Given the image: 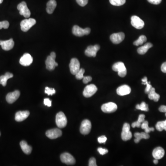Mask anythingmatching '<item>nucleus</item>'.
Segmentation results:
<instances>
[{
	"mask_svg": "<svg viewBox=\"0 0 166 166\" xmlns=\"http://www.w3.org/2000/svg\"><path fill=\"white\" fill-rule=\"evenodd\" d=\"M156 127L157 130L160 132H161L163 130L166 131V120L158 122L156 124Z\"/></svg>",
	"mask_w": 166,
	"mask_h": 166,
	"instance_id": "obj_31",
	"label": "nucleus"
},
{
	"mask_svg": "<svg viewBox=\"0 0 166 166\" xmlns=\"http://www.w3.org/2000/svg\"><path fill=\"white\" fill-rule=\"evenodd\" d=\"M116 91L118 95L123 96L131 93V89L127 85H123L118 87Z\"/></svg>",
	"mask_w": 166,
	"mask_h": 166,
	"instance_id": "obj_21",
	"label": "nucleus"
},
{
	"mask_svg": "<svg viewBox=\"0 0 166 166\" xmlns=\"http://www.w3.org/2000/svg\"><path fill=\"white\" fill-rule=\"evenodd\" d=\"M3 0H0V4H1L3 2Z\"/></svg>",
	"mask_w": 166,
	"mask_h": 166,
	"instance_id": "obj_50",
	"label": "nucleus"
},
{
	"mask_svg": "<svg viewBox=\"0 0 166 166\" xmlns=\"http://www.w3.org/2000/svg\"><path fill=\"white\" fill-rule=\"evenodd\" d=\"M56 58L53 57L51 56H48L46 59L45 61V64L47 69L49 71H53L56 68V66H57L58 64L56 63Z\"/></svg>",
	"mask_w": 166,
	"mask_h": 166,
	"instance_id": "obj_15",
	"label": "nucleus"
},
{
	"mask_svg": "<svg viewBox=\"0 0 166 166\" xmlns=\"http://www.w3.org/2000/svg\"><path fill=\"white\" fill-rule=\"evenodd\" d=\"M130 126L128 123H126L123 125L122 132L121 133V138L123 141L130 140L132 137V134L130 131Z\"/></svg>",
	"mask_w": 166,
	"mask_h": 166,
	"instance_id": "obj_6",
	"label": "nucleus"
},
{
	"mask_svg": "<svg viewBox=\"0 0 166 166\" xmlns=\"http://www.w3.org/2000/svg\"><path fill=\"white\" fill-rule=\"evenodd\" d=\"M78 4L81 7H84L87 4L88 0H76Z\"/></svg>",
	"mask_w": 166,
	"mask_h": 166,
	"instance_id": "obj_38",
	"label": "nucleus"
},
{
	"mask_svg": "<svg viewBox=\"0 0 166 166\" xmlns=\"http://www.w3.org/2000/svg\"><path fill=\"white\" fill-rule=\"evenodd\" d=\"M97 90V88L95 85L93 84L88 85L84 89L83 91V95L87 98L91 97L96 93Z\"/></svg>",
	"mask_w": 166,
	"mask_h": 166,
	"instance_id": "obj_9",
	"label": "nucleus"
},
{
	"mask_svg": "<svg viewBox=\"0 0 166 166\" xmlns=\"http://www.w3.org/2000/svg\"><path fill=\"white\" fill-rule=\"evenodd\" d=\"M159 110L161 112L166 113V106H161L160 107L159 109Z\"/></svg>",
	"mask_w": 166,
	"mask_h": 166,
	"instance_id": "obj_48",
	"label": "nucleus"
},
{
	"mask_svg": "<svg viewBox=\"0 0 166 166\" xmlns=\"http://www.w3.org/2000/svg\"><path fill=\"white\" fill-rule=\"evenodd\" d=\"M20 92L18 90L8 93L6 96V100L7 102L10 104L13 103L18 99L20 96Z\"/></svg>",
	"mask_w": 166,
	"mask_h": 166,
	"instance_id": "obj_18",
	"label": "nucleus"
},
{
	"mask_svg": "<svg viewBox=\"0 0 166 166\" xmlns=\"http://www.w3.org/2000/svg\"><path fill=\"white\" fill-rule=\"evenodd\" d=\"M142 83L143 85H146V87L145 89V93L146 94H148L150 92L151 90V89L152 86L150 84L151 82H148V79L146 77H144L143 79L142 80Z\"/></svg>",
	"mask_w": 166,
	"mask_h": 166,
	"instance_id": "obj_29",
	"label": "nucleus"
},
{
	"mask_svg": "<svg viewBox=\"0 0 166 166\" xmlns=\"http://www.w3.org/2000/svg\"><path fill=\"white\" fill-rule=\"evenodd\" d=\"M147 1L151 4L158 5V4H159L161 2L162 0H147Z\"/></svg>",
	"mask_w": 166,
	"mask_h": 166,
	"instance_id": "obj_45",
	"label": "nucleus"
},
{
	"mask_svg": "<svg viewBox=\"0 0 166 166\" xmlns=\"http://www.w3.org/2000/svg\"><path fill=\"white\" fill-rule=\"evenodd\" d=\"M62 131L59 128H54L49 130L46 132V135L47 137L51 139H56L62 136Z\"/></svg>",
	"mask_w": 166,
	"mask_h": 166,
	"instance_id": "obj_13",
	"label": "nucleus"
},
{
	"mask_svg": "<svg viewBox=\"0 0 166 166\" xmlns=\"http://www.w3.org/2000/svg\"><path fill=\"white\" fill-rule=\"evenodd\" d=\"M85 72V69L83 68H80L78 71V72L75 74V77L77 80H80L84 78V74Z\"/></svg>",
	"mask_w": 166,
	"mask_h": 166,
	"instance_id": "obj_35",
	"label": "nucleus"
},
{
	"mask_svg": "<svg viewBox=\"0 0 166 166\" xmlns=\"http://www.w3.org/2000/svg\"><path fill=\"white\" fill-rule=\"evenodd\" d=\"M60 158L62 162L67 165H74L76 162L74 157L68 153L65 152L62 154Z\"/></svg>",
	"mask_w": 166,
	"mask_h": 166,
	"instance_id": "obj_7",
	"label": "nucleus"
},
{
	"mask_svg": "<svg viewBox=\"0 0 166 166\" xmlns=\"http://www.w3.org/2000/svg\"><path fill=\"white\" fill-rule=\"evenodd\" d=\"M30 115V112L28 111H20L16 113L15 120L18 122H21L25 120Z\"/></svg>",
	"mask_w": 166,
	"mask_h": 166,
	"instance_id": "obj_20",
	"label": "nucleus"
},
{
	"mask_svg": "<svg viewBox=\"0 0 166 166\" xmlns=\"http://www.w3.org/2000/svg\"><path fill=\"white\" fill-rule=\"evenodd\" d=\"M131 24L137 29H141L144 26V22L137 16L134 15L131 17Z\"/></svg>",
	"mask_w": 166,
	"mask_h": 166,
	"instance_id": "obj_14",
	"label": "nucleus"
},
{
	"mask_svg": "<svg viewBox=\"0 0 166 166\" xmlns=\"http://www.w3.org/2000/svg\"><path fill=\"white\" fill-rule=\"evenodd\" d=\"M92 80V78L90 76H86V77H84L83 79V81L84 84H87L89 82L91 81Z\"/></svg>",
	"mask_w": 166,
	"mask_h": 166,
	"instance_id": "obj_42",
	"label": "nucleus"
},
{
	"mask_svg": "<svg viewBox=\"0 0 166 166\" xmlns=\"http://www.w3.org/2000/svg\"><path fill=\"white\" fill-rule=\"evenodd\" d=\"M100 47L98 44L94 45H90L86 49L85 51V55L88 57L96 56L97 51L100 49Z\"/></svg>",
	"mask_w": 166,
	"mask_h": 166,
	"instance_id": "obj_12",
	"label": "nucleus"
},
{
	"mask_svg": "<svg viewBox=\"0 0 166 166\" xmlns=\"http://www.w3.org/2000/svg\"><path fill=\"white\" fill-rule=\"evenodd\" d=\"M17 9L19 11V14L24 16L25 18H28L31 16V12L27 7V4L25 2H22L17 6Z\"/></svg>",
	"mask_w": 166,
	"mask_h": 166,
	"instance_id": "obj_4",
	"label": "nucleus"
},
{
	"mask_svg": "<svg viewBox=\"0 0 166 166\" xmlns=\"http://www.w3.org/2000/svg\"><path fill=\"white\" fill-rule=\"evenodd\" d=\"M141 128L145 130V133L149 134L151 131H154L155 130V129L153 127H149V123L148 121L144 120L141 125Z\"/></svg>",
	"mask_w": 166,
	"mask_h": 166,
	"instance_id": "obj_30",
	"label": "nucleus"
},
{
	"mask_svg": "<svg viewBox=\"0 0 166 166\" xmlns=\"http://www.w3.org/2000/svg\"><path fill=\"white\" fill-rule=\"evenodd\" d=\"M102 110L106 113L114 112L117 110V106L115 103L110 102L104 104L101 107Z\"/></svg>",
	"mask_w": 166,
	"mask_h": 166,
	"instance_id": "obj_10",
	"label": "nucleus"
},
{
	"mask_svg": "<svg viewBox=\"0 0 166 166\" xmlns=\"http://www.w3.org/2000/svg\"><path fill=\"white\" fill-rule=\"evenodd\" d=\"M0 45L3 50L8 51L14 48L15 42L13 39H11L8 40H0Z\"/></svg>",
	"mask_w": 166,
	"mask_h": 166,
	"instance_id": "obj_19",
	"label": "nucleus"
},
{
	"mask_svg": "<svg viewBox=\"0 0 166 166\" xmlns=\"http://www.w3.org/2000/svg\"><path fill=\"white\" fill-rule=\"evenodd\" d=\"M13 74L7 72L5 75H2L0 77V84H1L3 86H5L7 85V81L8 79L13 78Z\"/></svg>",
	"mask_w": 166,
	"mask_h": 166,
	"instance_id": "obj_27",
	"label": "nucleus"
},
{
	"mask_svg": "<svg viewBox=\"0 0 166 166\" xmlns=\"http://www.w3.org/2000/svg\"><path fill=\"white\" fill-rule=\"evenodd\" d=\"M165 151L163 148L161 147H158L155 148L153 151L152 156L156 159L159 160L164 157Z\"/></svg>",
	"mask_w": 166,
	"mask_h": 166,
	"instance_id": "obj_22",
	"label": "nucleus"
},
{
	"mask_svg": "<svg viewBox=\"0 0 166 166\" xmlns=\"http://www.w3.org/2000/svg\"><path fill=\"white\" fill-rule=\"evenodd\" d=\"M89 166H97L96 160L95 158H91L90 159L89 162Z\"/></svg>",
	"mask_w": 166,
	"mask_h": 166,
	"instance_id": "obj_39",
	"label": "nucleus"
},
{
	"mask_svg": "<svg viewBox=\"0 0 166 166\" xmlns=\"http://www.w3.org/2000/svg\"><path fill=\"white\" fill-rule=\"evenodd\" d=\"M9 26V23L8 21H3L0 22V30L4 28V29H8Z\"/></svg>",
	"mask_w": 166,
	"mask_h": 166,
	"instance_id": "obj_37",
	"label": "nucleus"
},
{
	"mask_svg": "<svg viewBox=\"0 0 166 166\" xmlns=\"http://www.w3.org/2000/svg\"><path fill=\"white\" fill-rule=\"evenodd\" d=\"M141 123L138 122V121H137L136 122H134V123H132V127L133 128L136 127H139L141 126Z\"/></svg>",
	"mask_w": 166,
	"mask_h": 166,
	"instance_id": "obj_46",
	"label": "nucleus"
},
{
	"mask_svg": "<svg viewBox=\"0 0 166 166\" xmlns=\"http://www.w3.org/2000/svg\"><path fill=\"white\" fill-rule=\"evenodd\" d=\"M146 41H147V38L146 36L144 35H141L139 37L138 39L134 42V44L135 46H139L143 44Z\"/></svg>",
	"mask_w": 166,
	"mask_h": 166,
	"instance_id": "obj_32",
	"label": "nucleus"
},
{
	"mask_svg": "<svg viewBox=\"0 0 166 166\" xmlns=\"http://www.w3.org/2000/svg\"><path fill=\"white\" fill-rule=\"evenodd\" d=\"M153 47V44L151 42H148L144 44V46L139 47L137 49V53L140 55H144L150 48Z\"/></svg>",
	"mask_w": 166,
	"mask_h": 166,
	"instance_id": "obj_26",
	"label": "nucleus"
},
{
	"mask_svg": "<svg viewBox=\"0 0 166 166\" xmlns=\"http://www.w3.org/2000/svg\"><path fill=\"white\" fill-rule=\"evenodd\" d=\"M125 34L123 32L116 33L112 34L110 37V39L113 43L117 44L123 41L125 39Z\"/></svg>",
	"mask_w": 166,
	"mask_h": 166,
	"instance_id": "obj_16",
	"label": "nucleus"
},
{
	"mask_svg": "<svg viewBox=\"0 0 166 166\" xmlns=\"http://www.w3.org/2000/svg\"><path fill=\"white\" fill-rule=\"evenodd\" d=\"M134 137H135L134 139V142L135 143H138L139 141L142 139H147L150 138V135L149 134L147 133H136L134 134Z\"/></svg>",
	"mask_w": 166,
	"mask_h": 166,
	"instance_id": "obj_24",
	"label": "nucleus"
},
{
	"mask_svg": "<svg viewBox=\"0 0 166 166\" xmlns=\"http://www.w3.org/2000/svg\"><path fill=\"white\" fill-rule=\"evenodd\" d=\"M57 6L56 0H49L47 3L46 11L49 14H53Z\"/></svg>",
	"mask_w": 166,
	"mask_h": 166,
	"instance_id": "obj_23",
	"label": "nucleus"
},
{
	"mask_svg": "<svg viewBox=\"0 0 166 166\" xmlns=\"http://www.w3.org/2000/svg\"><path fill=\"white\" fill-rule=\"evenodd\" d=\"M73 33L77 37H82L84 35H88L90 32V28H86L83 29L78 25H74L73 28Z\"/></svg>",
	"mask_w": 166,
	"mask_h": 166,
	"instance_id": "obj_5",
	"label": "nucleus"
},
{
	"mask_svg": "<svg viewBox=\"0 0 166 166\" xmlns=\"http://www.w3.org/2000/svg\"><path fill=\"white\" fill-rule=\"evenodd\" d=\"M145 116L144 114H140V115H139V116H138L137 121L141 124V123H143V122L145 120H144L145 119Z\"/></svg>",
	"mask_w": 166,
	"mask_h": 166,
	"instance_id": "obj_44",
	"label": "nucleus"
},
{
	"mask_svg": "<svg viewBox=\"0 0 166 166\" xmlns=\"http://www.w3.org/2000/svg\"><path fill=\"white\" fill-rule=\"evenodd\" d=\"M98 152L101 154V155H104L108 153V150L107 149H103L102 148H99L97 149Z\"/></svg>",
	"mask_w": 166,
	"mask_h": 166,
	"instance_id": "obj_41",
	"label": "nucleus"
},
{
	"mask_svg": "<svg viewBox=\"0 0 166 166\" xmlns=\"http://www.w3.org/2000/svg\"><path fill=\"white\" fill-rule=\"evenodd\" d=\"M161 70L162 72L166 73V62L163 63L161 65Z\"/></svg>",
	"mask_w": 166,
	"mask_h": 166,
	"instance_id": "obj_47",
	"label": "nucleus"
},
{
	"mask_svg": "<svg viewBox=\"0 0 166 166\" xmlns=\"http://www.w3.org/2000/svg\"><path fill=\"white\" fill-rule=\"evenodd\" d=\"M153 162L154 164H157L158 163V160L156 159H155L154 160Z\"/></svg>",
	"mask_w": 166,
	"mask_h": 166,
	"instance_id": "obj_49",
	"label": "nucleus"
},
{
	"mask_svg": "<svg viewBox=\"0 0 166 166\" xmlns=\"http://www.w3.org/2000/svg\"><path fill=\"white\" fill-rule=\"evenodd\" d=\"M113 71L118 72V75L120 77H125L127 75V70L124 63L122 62H118L115 63L112 66Z\"/></svg>",
	"mask_w": 166,
	"mask_h": 166,
	"instance_id": "obj_1",
	"label": "nucleus"
},
{
	"mask_svg": "<svg viewBox=\"0 0 166 166\" xmlns=\"http://www.w3.org/2000/svg\"><path fill=\"white\" fill-rule=\"evenodd\" d=\"M45 93L48 94V95H53V94L56 93V90L55 89L46 87L45 89Z\"/></svg>",
	"mask_w": 166,
	"mask_h": 166,
	"instance_id": "obj_36",
	"label": "nucleus"
},
{
	"mask_svg": "<svg viewBox=\"0 0 166 166\" xmlns=\"http://www.w3.org/2000/svg\"><path fill=\"white\" fill-rule=\"evenodd\" d=\"M43 103H44V105L45 106L49 107H50L52 105V102L49 98H45V99H44V101H43Z\"/></svg>",
	"mask_w": 166,
	"mask_h": 166,
	"instance_id": "obj_43",
	"label": "nucleus"
},
{
	"mask_svg": "<svg viewBox=\"0 0 166 166\" xmlns=\"http://www.w3.org/2000/svg\"><path fill=\"white\" fill-rule=\"evenodd\" d=\"M0 136H1V133H0Z\"/></svg>",
	"mask_w": 166,
	"mask_h": 166,
	"instance_id": "obj_52",
	"label": "nucleus"
},
{
	"mask_svg": "<svg viewBox=\"0 0 166 166\" xmlns=\"http://www.w3.org/2000/svg\"><path fill=\"white\" fill-rule=\"evenodd\" d=\"M33 58L30 54L28 53H25L23 55L20 60L19 63L23 66H29L32 63Z\"/></svg>",
	"mask_w": 166,
	"mask_h": 166,
	"instance_id": "obj_17",
	"label": "nucleus"
},
{
	"mask_svg": "<svg viewBox=\"0 0 166 166\" xmlns=\"http://www.w3.org/2000/svg\"><path fill=\"white\" fill-rule=\"evenodd\" d=\"M165 115H166V114H165Z\"/></svg>",
	"mask_w": 166,
	"mask_h": 166,
	"instance_id": "obj_51",
	"label": "nucleus"
},
{
	"mask_svg": "<svg viewBox=\"0 0 166 166\" xmlns=\"http://www.w3.org/2000/svg\"><path fill=\"white\" fill-rule=\"evenodd\" d=\"M148 94V97H149V99L151 100H154L155 102H158L160 99V96L158 94L156 93L155 91V89L154 88H152L151 89V90Z\"/></svg>",
	"mask_w": 166,
	"mask_h": 166,
	"instance_id": "obj_28",
	"label": "nucleus"
},
{
	"mask_svg": "<svg viewBox=\"0 0 166 166\" xmlns=\"http://www.w3.org/2000/svg\"><path fill=\"white\" fill-rule=\"evenodd\" d=\"M136 108L137 110H141L144 111L148 112L149 110L148 105L144 102H142L140 104L137 105Z\"/></svg>",
	"mask_w": 166,
	"mask_h": 166,
	"instance_id": "obj_33",
	"label": "nucleus"
},
{
	"mask_svg": "<svg viewBox=\"0 0 166 166\" xmlns=\"http://www.w3.org/2000/svg\"><path fill=\"white\" fill-rule=\"evenodd\" d=\"M36 21L34 19H24L20 23L21 30L24 32H27L36 24Z\"/></svg>",
	"mask_w": 166,
	"mask_h": 166,
	"instance_id": "obj_3",
	"label": "nucleus"
},
{
	"mask_svg": "<svg viewBox=\"0 0 166 166\" xmlns=\"http://www.w3.org/2000/svg\"><path fill=\"white\" fill-rule=\"evenodd\" d=\"M56 122L57 126L60 128L66 127L67 120L66 116L63 112H60L56 115Z\"/></svg>",
	"mask_w": 166,
	"mask_h": 166,
	"instance_id": "obj_2",
	"label": "nucleus"
},
{
	"mask_svg": "<svg viewBox=\"0 0 166 166\" xmlns=\"http://www.w3.org/2000/svg\"><path fill=\"white\" fill-rule=\"evenodd\" d=\"M20 146L22 151L26 154L29 155L32 152V147L27 144L26 141H21L20 143Z\"/></svg>",
	"mask_w": 166,
	"mask_h": 166,
	"instance_id": "obj_25",
	"label": "nucleus"
},
{
	"mask_svg": "<svg viewBox=\"0 0 166 166\" xmlns=\"http://www.w3.org/2000/svg\"><path fill=\"white\" fill-rule=\"evenodd\" d=\"M91 129V123L88 120H83L81 124L80 132L83 135H87L90 133Z\"/></svg>",
	"mask_w": 166,
	"mask_h": 166,
	"instance_id": "obj_8",
	"label": "nucleus"
},
{
	"mask_svg": "<svg viewBox=\"0 0 166 166\" xmlns=\"http://www.w3.org/2000/svg\"><path fill=\"white\" fill-rule=\"evenodd\" d=\"M107 140V138L105 136H102L98 138V141L100 144L105 143L106 141Z\"/></svg>",
	"mask_w": 166,
	"mask_h": 166,
	"instance_id": "obj_40",
	"label": "nucleus"
},
{
	"mask_svg": "<svg viewBox=\"0 0 166 166\" xmlns=\"http://www.w3.org/2000/svg\"><path fill=\"white\" fill-rule=\"evenodd\" d=\"M126 0H110L111 4L113 6H120L126 3Z\"/></svg>",
	"mask_w": 166,
	"mask_h": 166,
	"instance_id": "obj_34",
	"label": "nucleus"
},
{
	"mask_svg": "<svg viewBox=\"0 0 166 166\" xmlns=\"http://www.w3.org/2000/svg\"><path fill=\"white\" fill-rule=\"evenodd\" d=\"M70 72L71 73L75 75L80 70V63L77 58H73L71 59L69 64Z\"/></svg>",
	"mask_w": 166,
	"mask_h": 166,
	"instance_id": "obj_11",
	"label": "nucleus"
}]
</instances>
